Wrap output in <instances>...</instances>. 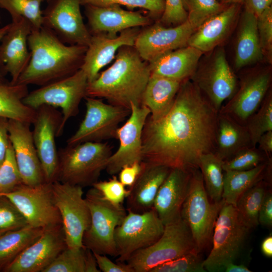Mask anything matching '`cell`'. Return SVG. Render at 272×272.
Segmentation results:
<instances>
[{"mask_svg":"<svg viewBox=\"0 0 272 272\" xmlns=\"http://www.w3.org/2000/svg\"><path fill=\"white\" fill-rule=\"evenodd\" d=\"M92 186L95 188L102 197L113 205L122 206L128 196L129 190L115 175L108 180L97 181Z\"/></svg>","mask_w":272,"mask_h":272,"instance_id":"obj_46","label":"cell"},{"mask_svg":"<svg viewBox=\"0 0 272 272\" xmlns=\"http://www.w3.org/2000/svg\"><path fill=\"white\" fill-rule=\"evenodd\" d=\"M114 62L88 83L87 96L104 98L109 104L130 110V105H142V97L151 72L133 46L120 48Z\"/></svg>","mask_w":272,"mask_h":272,"instance_id":"obj_3","label":"cell"},{"mask_svg":"<svg viewBox=\"0 0 272 272\" xmlns=\"http://www.w3.org/2000/svg\"><path fill=\"white\" fill-rule=\"evenodd\" d=\"M85 198L90 209L91 223L83 235V246L93 253L117 256L114 231L125 217L126 210L122 205L115 206L105 200L93 187Z\"/></svg>","mask_w":272,"mask_h":272,"instance_id":"obj_6","label":"cell"},{"mask_svg":"<svg viewBox=\"0 0 272 272\" xmlns=\"http://www.w3.org/2000/svg\"><path fill=\"white\" fill-rule=\"evenodd\" d=\"M199 252H191L157 265L150 272H205Z\"/></svg>","mask_w":272,"mask_h":272,"instance_id":"obj_43","label":"cell"},{"mask_svg":"<svg viewBox=\"0 0 272 272\" xmlns=\"http://www.w3.org/2000/svg\"><path fill=\"white\" fill-rule=\"evenodd\" d=\"M237 34L234 58L236 69H241L262 59L264 56L258 33L257 17L244 9Z\"/></svg>","mask_w":272,"mask_h":272,"instance_id":"obj_30","label":"cell"},{"mask_svg":"<svg viewBox=\"0 0 272 272\" xmlns=\"http://www.w3.org/2000/svg\"><path fill=\"white\" fill-rule=\"evenodd\" d=\"M194 251L199 252L189 227L181 218L165 225L157 241L135 252L126 262L133 272H150L159 264Z\"/></svg>","mask_w":272,"mask_h":272,"instance_id":"obj_5","label":"cell"},{"mask_svg":"<svg viewBox=\"0 0 272 272\" xmlns=\"http://www.w3.org/2000/svg\"><path fill=\"white\" fill-rule=\"evenodd\" d=\"M31 124L9 119L8 132L23 183L36 185L45 181L34 143Z\"/></svg>","mask_w":272,"mask_h":272,"instance_id":"obj_22","label":"cell"},{"mask_svg":"<svg viewBox=\"0 0 272 272\" xmlns=\"http://www.w3.org/2000/svg\"><path fill=\"white\" fill-rule=\"evenodd\" d=\"M44 229L30 225L0 235V267L3 269L41 235Z\"/></svg>","mask_w":272,"mask_h":272,"instance_id":"obj_34","label":"cell"},{"mask_svg":"<svg viewBox=\"0 0 272 272\" xmlns=\"http://www.w3.org/2000/svg\"><path fill=\"white\" fill-rule=\"evenodd\" d=\"M84 6L88 29L91 35L103 34L115 36L125 30L152 24V19L149 16L125 10L119 5Z\"/></svg>","mask_w":272,"mask_h":272,"instance_id":"obj_23","label":"cell"},{"mask_svg":"<svg viewBox=\"0 0 272 272\" xmlns=\"http://www.w3.org/2000/svg\"><path fill=\"white\" fill-rule=\"evenodd\" d=\"M51 187L67 247L74 250L84 247L83 237L90 225L91 215L83 187L58 181L52 182Z\"/></svg>","mask_w":272,"mask_h":272,"instance_id":"obj_10","label":"cell"},{"mask_svg":"<svg viewBox=\"0 0 272 272\" xmlns=\"http://www.w3.org/2000/svg\"><path fill=\"white\" fill-rule=\"evenodd\" d=\"M142 169V162H135L125 165L118 172V179L125 186L130 187L135 181Z\"/></svg>","mask_w":272,"mask_h":272,"instance_id":"obj_50","label":"cell"},{"mask_svg":"<svg viewBox=\"0 0 272 272\" xmlns=\"http://www.w3.org/2000/svg\"><path fill=\"white\" fill-rule=\"evenodd\" d=\"M272 0H243L244 9L258 17L266 8L271 6Z\"/></svg>","mask_w":272,"mask_h":272,"instance_id":"obj_53","label":"cell"},{"mask_svg":"<svg viewBox=\"0 0 272 272\" xmlns=\"http://www.w3.org/2000/svg\"><path fill=\"white\" fill-rule=\"evenodd\" d=\"M223 163V160L215 153L202 154L199 159L198 168L206 190L214 202H219L222 199L224 184Z\"/></svg>","mask_w":272,"mask_h":272,"instance_id":"obj_35","label":"cell"},{"mask_svg":"<svg viewBox=\"0 0 272 272\" xmlns=\"http://www.w3.org/2000/svg\"><path fill=\"white\" fill-rule=\"evenodd\" d=\"M265 193L263 186L254 185L245 191L236 202L235 207L239 217L249 229L259 224V211Z\"/></svg>","mask_w":272,"mask_h":272,"instance_id":"obj_36","label":"cell"},{"mask_svg":"<svg viewBox=\"0 0 272 272\" xmlns=\"http://www.w3.org/2000/svg\"><path fill=\"white\" fill-rule=\"evenodd\" d=\"M28 225L16 206L6 196L0 195V235Z\"/></svg>","mask_w":272,"mask_h":272,"instance_id":"obj_45","label":"cell"},{"mask_svg":"<svg viewBox=\"0 0 272 272\" xmlns=\"http://www.w3.org/2000/svg\"><path fill=\"white\" fill-rule=\"evenodd\" d=\"M263 152L256 147L243 149L231 158L223 161L224 171H243L252 169L263 162Z\"/></svg>","mask_w":272,"mask_h":272,"instance_id":"obj_44","label":"cell"},{"mask_svg":"<svg viewBox=\"0 0 272 272\" xmlns=\"http://www.w3.org/2000/svg\"><path fill=\"white\" fill-rule=\"evenodd\" d=\"M245 126L252 145L256 147L260 137L272 130V95L269 90L258 109L248 119Z\"/></svg>","mask_w":272,"mask_h":272,"instance_id":"obj_38","label":"cell"},{"mask_svg":"<svg viewBox=\"0 0 272 272\" xmlns=\"http://www.w3.org/2000/svg\"><path fill=\"white\" fill-rule=\"evenodd\" d=\"M58 152L56 180L84 187L97 182L112 154L107 142H85Z\"/></svg>","mask_w":272,"mask_h":272,"instance_id":"obj_4","label":"cell"},{"mask_svg":"<svg viewBox=\"0 0 272 272\" xmlns=\"http://www.w3.org/2000/svg\"><path fill=\"white\" fill-rule=\"evenodd\" d=\"M32 30L31 24L26 19L13 20L0 41V71L4 76L10 75L11 84H16L30 61L31 54L28 37Z\"/></svg>","mask_w":272,"mask_h":272,"instance_id":"obj_21","label":"cell"},{"mask_svg":"<svg viewBox=\"0 0 272 272\" xmlns=\"http://www.w3.org/2000/svg\"><path fill=\"white\" fill-rule=\"evenodd\" d=\"M22 183L10 142L5 159L0 165V195L11 191Z\"/></svg>","mask_w":272,"mask_h":272,"instance_id":"obj_42","label":"cell"},{"mask_svg":"<svg viewBox=\"0 0 272 272\" xmlns=\"http://www.w3.org/2000/svg\"><path fill=\"white\" fill-rule=\"evenodd\" d=\"M182 0H165V9L159 22L164 26H177L187 20Z\"/></svg>","mask_w":272,"mask_h":272,"instance_id":"obj_48","label":"cell"},{"mask_svg":"<svg viewBox=\"0 0 272 272\" xmlns=\"http://www.w3.org/2000/svg\"><path fill=\"white\" fill-rule=\"evenodd\" d=\"M221 0H219V1L221 2Z\"/></svg>","mask_w":272,"mask_h":272,"instance_id":"obj_62","label":"cell"},{"mask_svg":"<svg viewBox=\"0 0 272 272\" xmlns=\"http://www.w3.org/2000/svg\"><path fill=\"white\" fill-rule=\"evenodd\" d=\"M42 11L43 26L67 45L88 46L91 34L85 24L81 0H49Z\"/></svg>","mask_w":272,"mask_h":272,"instance_id":"obj_14","label":"cell"},{"mask_svg":"<svg viewBox=\"0 0 272 272\" xmlns=\"http://www.w3.org/2000/svg\"><path fill=\"white\" fill-rule=\"evenodd\" d=\"M10 27V24H7L1 28H0V41L4 36V35L6 33V32L9 30ZM6 80L4 79V76L2 74L0 71V83L6 82Z\"/></svg>","mask_w":272,"mask_h":272,"instance_id":"obj_58","label":"cell"},{"mask_svg":"<svg viewBox=\"0 0 272 272\" xmlns=\"http://www.w3.org/2000/svg\"><path fill=\"white\" fill-rule=\"evenodd\" d=\"M85 99V117L76 131L67 140V145L102 142L115 138L119 124L129 115L130 110L105 103L100 98L86 96Z\"/></svg>","mask_w":272,"mask_h":272,"instance_id":"obj_12","label":"cell"},{"mask_svg":"<svg viewBox=\"0 0 272 272\" xmlns=\"http://www.w3.org/2000/svg\"><path fill=\"white\" fill-rule=\"evenodd\" d=\"M114 5L145 10L153 19L160 18L162 16L165 9V0H81L82 6L106 7Z\"/></svg>","mask_w":272,"mask_h":272,"instance_id":"obj_41","label":"cell"},{"mask_svg":"<svg viewBox=\"0 0 272 272\" xmlns=\"http://www.w3.org/2000/svg\"><path fill=\"white\" fill-rule=\"evenodd\" d=\"M93 254L100 271L103 272H133L126 262H117V263H114L106 255L96 253H93Z\"/></svg>","mask_w":272,"mask_h":272,"instance_id":"obj_49","label":"cell"},{"mask_svg":"<svg viewBox=\"0 0 272 272\" xmlns=\"http://www.w3.org/2000/svg\"><path fill=\"white\" fill-rule=\"evenodd\" d=\"M190 80L219 112L237 90V78L223 49L216 51L208 63L197 68Z\"/></svg>","mask_w":272,"mask_h":272,"instance_id":"obj_15","label":"cell"},{"mask_svg":"<svg viewBox=\"0 0 272 272\" xmlns=\"http://www.w3.org/2000/svg\"><path fill=\"white\" fill-rule=\"evenodd\" d=\"M51 183L44 182L36 185L22 183L0 195L7 197L16 206L28 225L42 229L62 225L54 201Z\"/></svg>","mask_w":272,"mask_h":272,"instance_id":"obj_13","label":"cell"},{"mask_svg":"<svg viewBox=\"0 0 272 272\" xmlns=\"http://www.w3.org/2000/svg\"><path fill=\"white\" fill-rule=\"evenodd\" d=\"M257 27L263 56L269 60L272 54V7L266 8L257 17Z\"/></svg>","mask_w":272,"mask_h":272,"instance_id":"obj_47","label":"cell"},{"mask_svg":"<svg viewBox=\"0 0 272 272\" xmlns=\"http://www.w3.org/2000/svg\"><path fill=\"white\" fill-rule=\"evenodd\" d=\"M85 250L66 247L43 272H85Z\"/></svg>","mask_w":272,"mask_h":272,"instance_id":"obj_40","label":"cell"},{"mask_svg":"<svg viewBox=\"0 0 272 272\" xmlns=\"http://www.w3.org/2000/svg\"><path fill=\"white\" fill-rule=\"evenodd\" d=\"M1 269H2V268L0 267V270H1Z\"/></svg>","mask_w":272,"mask_h":272,"instance_id":"obj_61","label":"cell"},{"mask_svg":"<svg viewBox=\"0 0 272 272\" xmlns=\"http://www.w3.org/2000/svg\"><path fill=\"white\" fill-rule=\"evenodd\" d=\"M142 169L126 198V210L142 213L153 209L158 190L171 169L142 161Z\"/></svg>","mask_w":272,"mask_h":272,"instance_id":"obj_26","label":"cell"},{"mask_svg":"<svg viewBox=\"0 0 272 272\" xmlns=\"http://www.w3.org/2000/svg\"><path fill=\"white\" fill-rule=\"evenodd\" d=\"M261 249L262 253L267 257H272V236L266 237L262 241Z\"/></svg>","mask_w":272,"mask_h":272,"instance_id":"obj_57","label":"cell"},{"mask_svg":"<svg viewBox=\"0 0 272 272\" xmlns=\"http://www.w3.org/2000/svg\"><path fill=\"white\" fill-rule=\"evenodd\" d=\"M30 61L16 84L43 86L70 76L81 69L87 48L62 42L42 26L28 37Z\"/></svg>","mask_w":272,"mask_h":272,"instance_id":"obj_2","label":"cell"},{"mask_svg":"<svg viewBox=\"0 0 272 272\" xmlns=\"http://www.w3.org/2000/svg\"><path fill=\"white\" fill-rule=\"evenodd\" d=\"M266 167L263 162L247 170L224 171L222 199L235 207L239 197L261 178Z\"/></svg>","mask_w":272,"mask_h":272,"instance_id":"obj_33","label":"cell"},{"mask_svg":"<svg viewBox=\"0 0 272 272\" xmlns=\"http://www.w3.org/2000/svg\"><path fill=\"white\" fill-rule=\"evenodd\" d=\"M242 5L232 4L211 17L196 29L188 39L187 45L203 53L222 43L229 35L236 22Z\"/></svg>","mask_w":272,"mask_h":272,"instance_id":"obj_27","label":"cell"},{"mask_svg":"<svg viewBox=\"0 0 272 272\" xmlns=\"http://www.w3.org/2000/svg\"><path fill=\"white\" fill-rule=\"evenodd\" d=\"M88 85L86 74L80 69L70 76L29 92L23 101L35 110L42 105L60 108L62 121L58 131L59 137L69 119L79 113L80 103L87 96Z\"/></svg>","mask_w":272,"mask_h":272,"instance_id":"obj_8","label":"cell"},{"mask_svg":"<svg viewBox=\"0 0 272 272\" xmlns=\"http://www.w3.org/2000/svg\"><path fill=\"white\" fill-rule=\"evenodd\" d=\"M258 149L267 156L272 153V130L263 133L259 139Z\"/></svg>","mask_w":272,"mask_h":272,"instance_id":"obj_54","label":"cell"},{"mask_svg":"<svg viewBox=\"0 0 272 272\" xmlns=\"http://www.w3.org/2000/svg\"><path fill=\"white\" fill-rule=\"evenodd\" d=\"M86 248V247H85ZM96 258L93 252L86 248L85 250V272H100L98 268Z\"/></svg>","mask_w":272,"mask_h":272,"instance_id":"obj_55","label":"cell"},{"mask_svg":"<svg viewBox=\"0 0 272 272\" xmlns=\"http://www.w3.org/2000/svg\"><path fill=\"white\" fill-rule=\"evenodd\" d=\"M66 247L62 225L44 228L40 237L3 270L7 272H43Z\"/></svg>","mask_w":272,"mask_h":272,"instance_id":"obj_19","label":"cell"},{"mask_svg":"<svg viewBox=\"0 0 272 272\" xmlns=\"http://www.w3.org/2000/svg\"><path fill=\"white\" fill-rule=\"evenodd\" d=\"M1 16H0V23H1Z\"/></svg>","mask_w":272,"mask_h":272,"instance_id":"obj_60","label":"cell"},{"mask_svg":"<svg viewBox=\"0 0 272 272\" xmlns=\"http://www.w3.org/2000/svg\"><path fill=\"white\" fill-rule=\"evenodd\" d=\"M32 135L43 171L45 181L56 180L58 166V152L55 139L62 121L61 113L55 108L42 105L36 109Z\"/></svg>","mask_w":272,"mask_h":272,"instance_id":"obj_16","label":"cell"},{"mask_svg":"<svg viewBox=\"0 0 272 272\" xmlns=\"http://www.w3.org/2000/svg\"><path fill=\"white\" fill-rule=\"evenodd\" d=\"M150 114L149 109L145 106L130 105L128 118L116 132L115 139L119 144L108 160L105 170L108 174L115 175L123 166L142 162L143 130Z\"/></svg>","mask_w":272,"mask_h":272,"instance_id":"obj_17","label":"cell"},{"mask_svg":"<svg viewBox=\"0 0 272 272\" xmlns=\"http://www.w3.org/2000/svg\"><path fill=\"white\" fill-rule=\"evenodd\" d=\"M182 82L151 75L143 93L142 105L150 111L149 118L158 120L171 108Z\"/></svg>","mask_w":272,"mask_h":272,"instance_id":"obj_29","label":"cell"},{"mask_svg":"<svg viewBox=\"0 0 272 272\" xmlns=\"http://www.w3.org/2000/svg\"><path fill=\"white\" fill-rule=\"evenodd\" d=\"M49 0H0V8L7 10L12 20L22 18L28 21L32 31L43 26V15L40 6Z\"/></svg>","mask_w":272,"mask_h":272,"instance_id":"obj_37","label":"cell"},{"mask_svg":"<svg viewBox=\"0 0 272 272\" xmlns=\"http://www.w3.org/2000/svg\"><path fill=\"white\" fill-rule=\"evenodd\" d=\"M195 30L187 20L171 27L158 22L140 30L133 47L143 60L150 63L167 52L187 45Z\"/></svg>","mask_w":272,"mask_h":272,"instance_id":"obj_18","label":"cell"},{"mask_svg":"<svg viewBox=\"0 0 272 272\" xmlns=\"http://www.w3.org/2000/svg\"><path fill=\"white\" fill-rule=\"evenodd\" d=\"M224 203L223 199L210 201L199 169L193 170L181 217L189 227L199 252L212 241L216 221Z\"/></svg>","mask_w":272,"mask_h":272,"instance_id":"obj_7","label":"cell"},{"mask_svg":"<svg viewBox=\"0 0 272 272\" xmlns=\"http://www.w3.org/2000/svg\"><path fill=\"white\" fill-rule=\"evenodd\" d=\"M165 226L155 211L136 213L127 211L115 229L117 262H126L135 252L148 247L161 237Z\"/></svg>","mask_w":272,"mask_h":272,"instance_id":"obj_11","label":"cell"},{"mask_svg":"<svg viewBox=\"0 0 272 272\" xmlns=\"http://www.w3.org/2000/svg\"><path fill=\"white\" fill-rule=\"evenodd\" d=\"M271 71L263 69L250 73L241 79L239 89L219 113L228 115L245 125L258 109L269 91Z\"/></svg>","mask_w":272,"mask_h":272,"instance_id":"obj_20","label":"cell"},{"mask_svg":"<svg viewBox=\"0 0 272 272\" xmlns=\"http://www.w3.org/2000/svg\"><path fill=\"white\" fill-rule=\"evenodd\" d=\"M140 30L135 27L125 30L115 36L103 34L92 35L80 69L86 74L88 83L96 79L100 71L114 59L120 48L133 46Z\"/></svg>","mask_w":272,"mask_h":272,"instance_id":"obj_24","label":"cell"},{"mask_svg":"<svg viewBox=\"0 0 272 272\" xmlns=\"http://www.w3.org/2000/svg\"><path fill=\"white\" fill-rule=\"evenodd\" d=\"M243 0H221V2L225 5H230L232 4H239L243 5Z\"/></svg>","mask_w":272,"mask_h":272,"instance_id":"obj_59","label":"cell"},{"mask_svg":"<svg viewBox=\"0 0 272 272\" xmlns=\"http://www.w3.org/2000/svg\"><path fill=\"white\" fill-rule=\"evenodd\" d=\"M258 222L263 226L272 225V195L265 193L258 214Z\"/></svg>","mask_w":272,"mask_h":272,"instance_id":"obj_51","label":"cell"},{"mask_svg":"<svg viewBox=\"0 0 272 272\" xmlns=\"http://www.w3.org/2000/svg\"><path fill=\"white\" fill-rule=\"evenodd\" d=\"M182 3L187 13V20L195 30L229 5L219 0H182Z\"/></svg>","mask_w":272,"mask_h":272,"instance_id":"obj_39","label":"cell"},{"mask_svg":"<svg viewBox=\"0 0 272 272\" xmlns=\"http://www.w3.org/2000/svg\"><path fill=\"white\" fill-rule=\"evenodd\" d=\"M249 230L239 218L235 207L225 202L215 225L212 248L207 258L203 260L205 269L218 270L224 269L227 263L234 262Z\"/></svg>","mask_w":272,"mask_h":272,"instance_id":"obj_9","label":"cell"},{"mask_svg":"<svg viewBox=\"0 0 272 272\" xmlns=\"http://www.w3.org/2000/svg\"><path fill=\"white\" fill-rule=\"evenodd\" d=\"M219 112L190 80L182 82L163 117H148L142 134V161L189 171L201 155L215 153Z\"/></svg>","mask_w":272,"mask_h":272,"instance_id":"obj_1","label":"cell"},{"mask_svg":"<svg viewBox=\"0 0 272 272\" xmlns=\"http://www.w3.org/2000/svg\"><path fill=\"white\" fill-rule=\"evenodd\" d=\"M215 153L223 161L243 149L253 147L246 126L219 113Z\"/></svg>","mask_w":272,"mask_h":272,"instance_id":"obj_31","label":"cell"},{"mask_svg":"<svg viewBox=\"0 0 272 272\" xmlns=\"http://www.w3.org/2000/svg\"><path fill=\"white\" fill-rule=\"evenodd\" d=\"M9 119L0 117V165L4 161L10 143L8 132Z\"/></svg>","mask_w":272,"mask_h":272,"instance_id":"obj_52","label":"cell"},{"mask_svg":"<svg viewBox=\"0 0 272 272\" xmlns=\"http://www.w3.org/2000/svg\"><path fill=\"white\" fill-rule=\"evenodd\" d=\"M226 272H250L251 270L243 264H236L234 262L227 263L224 267Z\"/></svg>","mask_w":272,"mask_h":272,"instance_id":"obj_56","label":"cell"},{"mask_svg":"<svg viewBox=\"0 0 272 272\" xmlns=\"http://www.w3.org/2000/svg\"><path fill=\"white\" fill-rule=\"evenodd\" d=\"M29 93L28 86L0 83V117L32 124L36 111L23 101Z\"/></svg>","mask_w":272,"mask_h":272,"instance_id":"obj_32","label":"cell"},{"mask_svg":"<svg viewBox=\"0 0 272 272\" xmlns=\"http://www.w3.org/2000/svg\"><path fill=\"white\" fill-rule=\"evenodd\" d=\"M202 54L189 45L167 52L149 63L151 75L181 82L190 79L197 68Z\"/></svg>","mask_w":272,"mask_h":272,"instance_id":"obj_28","label":"cell"},{"mask_svg":"<svg viewBox=\"0 0 272 272\" xmlns=\"http://www.w3.org/2000/svg\"><path fill=\"white\" fill-rule=\"evenodd\" d=\"M192 171L171 169L159 188L153 209L164 226L181 218L183 204L186 197Z\"/></svg>","mask_w":272,"mask_h":272,"instance_id":"obj_25","label":"cell"}]
</instances>
